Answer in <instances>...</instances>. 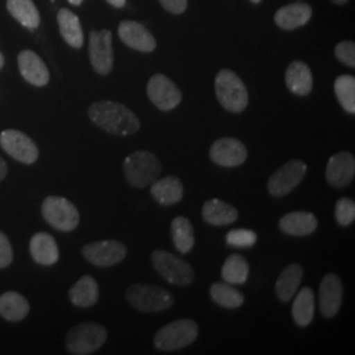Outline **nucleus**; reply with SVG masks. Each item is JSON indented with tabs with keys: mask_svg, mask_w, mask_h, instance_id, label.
I'll return each instance as SVG.
<instances>
[{
	"mask_svg": "<svg viewBox=\"0 0 355 355\" xmlns=\"http://www.w3.org/2000/svg\"><path fill=\"white\" fill-rule=\"evenodd\" d=\"M89 120L103 130L116 136H130L140 130L139 117L120 103L96 102L89 108Z\"/></svg>",
	"mask_w": 355,
	"mask_h": 355,
	"instance_id": "obj_1",
	"label": "nucleus"
},
{
	"mask_svg": "<svg viewBox=\"0 0 355 355\" xmlns=\"http://www.w3.org/2000/svg\"><path fill=\"white\" fill-rule=\"evenodd\" d=\"M215 89L221 107L232 114H241L249 104V94L245 83L232 70L224 69L217 74Z\"/></svg>",
	"mask_w": 355,
	"mask_h": 355,
	"instance_id": "obj_2",
	"label": "nucleus"
},
{
	"mask_svg": "<svg viewBox=\"0 0 355 355\" xmlns=\"http://www.w3.org/2000/svg\"><path fill=\"white\" fill-rule=\"evenodd\" d=\"M123 168L128 183L136 189L148 187L162 173L161 161L155 154L146 150H137L128 155Z\"/></svg>",
	"mask_w": 355,
	"mask_h": 355,
	"instance_id": "obj_3",
	"label": "nucleus"
},
{
	"mask_svg": "<svg viewBox=\"0 0 355 355\" xmlns=\"http://www.w3.org/2000/svg\"><path fill=\"white\" fill-rule=\"evenodd\" d=\"M198 336V324L190 318H182L158 330L154 337V346L162 352H175L195 343Z\"/></svg>",
	"mask_w": 355,
	"mask_h": 355,
	"instance_id": "obj_4",
	"label": "nucleus"
},
{
	"mask_svg": "<svg viewBox=\"0 0 355 355\" xmlns=\"http://www.w3.org/2000/svg\"><path fill=\"white\" fill-rule=\"evenodd\" d=\"M107 329L98 322H83L67 331L66 349L70 354L89 355L98 352L107 341Z\"/></svg>",
	"mask_w": 355,
	"mask_h": 355,
	"instance_id": "obj_5",
	"label": "nucleus"
},
{
	"mask_svg": "<svg viewBox=\"0 0 355 355\" xmlns=\"http://www.w3.org/2000/svg\"><path fill=\"white\" fill-rule=\"evenodd\" d=\"M125 297L129 304L140 312H161L174 304V296L170 292L150 284H132Z\"/></svg>",
	"mask_w": 355,
	"mask_h": 355,
	"instance_id": "obj_6",
	"label": "nucleus"
},
{
	"mask_svg": "<svg viewBox=\"0 0 355 355\" xmlns=\"http://www.w3.org/2000/svg\"><path fill=\"white\" fill-rule=\"evenodd\" d=\"M152 263L155 271L171 284L186 287L195 280V272L190 263L166 250H154Z\"/></svg>",
	"mask_w": 355,
	"mask_h": 355,
	"instance_id": "obj_7",
	"label": "nucleus"
},
{
	"mask_svg": "<svg viewBox=\"0 0 355 355\" xmlns=\"http://www.w3.org/2000/svg\"><path fill=\"white\" fill-rule=\"evenodd\" d=\"M46 223L57 230L71 232L79 225V211L74 203L62 196H48L41 205Z\"/></svg>",
	"mask_w": 355,
	"mask_h": 355,
	"instance_id": "obj_8",
	"label": "nucleus"
},
{
	"mask_svg": "<svg viewBox=\"0 0 355 355\" xmlns=\"http://www.w3.org/2000/svg\"><path fill=\"white\" fill-rule=\"evenodd\" d=\"M89 61L99 76H108L114 69L112 32L108 29L92 31L89 38Z\"/></svg>",
	"mask_w": 355,
	"mask_h": 355,
	"instance_id": "obj_9",
	"label": "nucleus"
},
{
	"mask_svg": "<svg viewBox=\"0 0 355 355\" xmlns=\"http://www.w3.org/2000/svg\"><path fill=\"white\" fill-rule=\"evenodd\" d=\"M308 166L300 159H292L287 164L280 166L279 168L270 177L267 182V189L272 196L282 198L296 189L300 182L304 179Z\"/></svg>",
	"mask_w": 355,
	"mask_h": 355,
	"instance_id": "obj_10",
	"label": "nucleus"
},
{
	"mask_svg": "<svg viewBox=\"0 0 355 355\" xmlns=\"http://www.w3.org/2000/svg\"><path fill=\"white\" fill-rule=\"evenodd\" d=\"M0 146L16 161L26 165L35 164L40 154L35 141L16 129H6L0 133Z\"/></svg>",
	"mask_w": 355,
	"mask_h": 355,
	"instance_id": "obj_11",
	"label": "nucleus"
},
{
	"mask_svg": "<svg viewBox=\"0 0 355 355\" xmlns=\"http://www.w3.org/2000/svg\"><path fill=\"white\" fill-rule=\"evenodd\" d=\"M148 98L161 111H171L182 102V92L165 74H154L148 82Z\"/></svg>",
	"mask_w": 355,
	"mask_h": 355,
	"instance_id": "obj_12",
	"label": "nucleus"
},
{
	"mask_svg": "<svg viewBox=\"0 0 355 355\" xmlns=\"http://www.w3.org/2000/svg\"><path fill=\"white\" fill-rule=\"evenodd\" d=\"M82 254L94 266L111 267L124 261L128 249L123 242L105 240L87 243L82 249Z\"/></svg>",
	"mask_w": 355,
	"mask_h": 355,
	"instance_id": "obj_13",
	"label": "nucleus"
},
{
	"mask_svg": "<svg viewBox=\"0 0 355 355\" xmlns=\"http://www.w3.org/2000/svg\"><path fill=\"white\" fill-rule=\"evenodd\" d=\"M209 157L216 165L236 167L246 161L248 149L241 141L232 137H224L212 144L209 149Z\"/></svg>",
	"mask_w": 355,
	"mask_h": 355,
	"instance_id": "obj_14",
	"label": "nucleus"
},
{
	"mask_svg": "<svg viewBox=\"0 0 355 355\" xmlns=\"http://www.w3.org/2000/svg\"><path fill=\"white\" fill-rule=\"evenodd\" d=\"M117 32L120 40L130 49L142 53H152L157 48V41L150 31L139 21L124 20L120 23Z\"/></svg>",
	"mask_w": 355,
	"mask_h": 355,
	"instance_id": "obj_15",
	"label": "nucleus"
},
{
	"mask_svg": "<svg viewBox=\"0 0 355 355\" xmlns=\"http://www.w3.org/2000/svg\"><path fill=\"white\" fill-rule=\"evenodd\" d=\"M355 175V157L350 152L331 155L327 165L325 177L333 187L343 189L352 183Z\"/></svg>",
	"mask_w": 355,
	"mask_h": 355,
	"instance_id": "obj_16",
	"label": "nucleus"
},
{
	"mask_svg": "<svg viewBox=\"0 0 355 355\" xmlns=\"http://www.w3.org/2000/svg\"><path fill=\"white\" fill-rule=\"evenodd\" d=\"M320 311L325 318H334L343 305V287L340 277L327 274L320 284Z\"/></svg>",
	"mask_w": 355,
	"mask_h": 355,
	"instance_id": "obj_17",
	"label": "nucleus"
},
{
	"mask_svg": "<svg viewBox=\"0 0 355 355\" xmlns=\"http://www.w3.org/2000/svg\"><path fill=\"white\" fill-rule=\"evenodd\" d=\"M17 64L20 74L28 83L36 87H44L49 83L51 73L37 53L32 51H20L17 55Z\"/></svg>",
	"mask_w": 355,
	"mask_h": 355,
	"instance_id": "obj_18",
	"label": "nucleus"
},
{
	"mask_svg": "<svg viewBox=\"0 0 355 355\" xmlns=\"http://www.w3.org/2000/svg\"><path fill=\"white\" fill-rule=\"evenodd\" d=\"M29 250H31L32 258L37 262L38 265H42V266H53L60 259V249L57 242L51 234L45 232L36 233L31 239Z\"/></svg>",
	"mask_w": 355,
	"mask_h": 355,
	"instance_id": "obj_19",
	"label": "nucleus"
},
{
	"mask_svg": "<svg viewBox=\"0 0 355 355\" xmlns=\"http://www.w3.org/2000/svg\"><path fill=\"white\" fill-rule=\"evenodd\" d=\"M318 218L311 212H303V211L290 212L283 216L279 220L280 230L288 236H295V237L309 236L318 229Z\"/></svg>",
	"mask_w": 355,
	"mask_h": 355,
	"instance_id": "obj_20",
	"label": "nucleus"
},
{
	"mask_svg": "<svg viewBox=\"0 0 355 355\" xmlns=\"http://www.w3.org/2000/svg\"><path fill=\"white\" fill-rule=\"evenodd\" d=\"M312 17V7L306 3H292L279 8L274 20L284 31H293L305 26Z\"/></svg>",
	"mask_w": 355,
	"mask_h": 355,
	"instance_id": "obj_21",
	"label": "nucleus"
},
{
	"mask_svg": "<svg viewBox=\"0 0 355 355\" xmlns=\"http://www.w3.org/2000/svg\"><path fill=\"white\" fill-rule=\"evenodd\" d=\"M286 86L293 95L306 96L313 87V76L303 61H293L286 70Z\"/></svg>",
	"mask_w": 355,
	"mask_h": 355,
	"instance_id": "obj_22",
	"label": "nucleus"
},
{
	"mask_svg": "<svg viewBox=\"0 0 355 355\" xmlns=\"http://www.w3.org/2000/svg\"><path fill=\"white\" fill-rule=\"evenodd\" d=\"M153 199L161 205H174L183 199L184 189L182 180L168 175L159 180H154L150 187Z\"/></svg>",
	"mask_w": 355,
	"mask_h": 355,
	"instance_id": "obj_23",
	"label": "nucleus"
},
{
	"mask_svg": "<svg viewBox=\"0 0 355 355\" xmlns=\"http://www.w3.org/2000/svg\"><path fill=\"white\" fill-rule=\"evenodd\" d=\"M202 215L205 223L215 225V227H223V225H230L239 218V211L223 200L218 199H211L205 202L202 208Z\"/></svg>",
	"mask_w": 355,
	"mask_h": 355,
	"instance_id": "obj_24",
	"label": "nucleus"
},
{
	"mask_svg": "<svg viewBox=\"0 0 355 355\" xmlns=\"http://www.w3.org/2000/svg\"><path fill=\"white\" fill-rule=\"evenodd\" d=\"M71 304L78 308H91L99 300L98 282L91 275H83L69 291Z\"/></svg>",
	"mask_w": 355,
	"mask_h": 355,
	"instance_id": "obj_25",
	"label": "nucleus"
},
{
	"mask_svg": "<svg viewBox=\"0 0 355 355\" xmlns=\"http://www.w3.org/2000/svg\"><path fill=\"white\" fill-rule=\"evenodd\" d=\"M303 267L297 263H292L282 271L279 278L275 283V292L280 302L288 303L296 295L297 288L303 280Z\"/></svg>",
	"mask_w": 355,
	"mask_h": 355,
	"instance_id": "obj_26",
	"label": "nucleus"
},
{
	"mask_svg": "<svg viewBox=\"0 0 355 355\" xmlns=\"http://www.w3.org/2000/svg\"><path fill=\"white\" fill-rule=\"evenodd\" d=\"M295 297V296H293ZM316 299L312 288L304 287L297 292L292 304V318L296 325L305 328L315 318Z\"/></svg>",
	"mask_w": 355,
	"mask_h": 355,
	"instance_id": "obj_27",
	"label": "nucleus"
},
{
	"mask_svg": "<svg viewBox=\"0 0 355 355\" xmlns=\"http://www.w3.org/2000/svg\"><path fill=\"white\" fill-rule=\"evenodd\" d=\"M29 303L26 297L19 292H4L0 296V316L11 321L19 322L28 316L29 313Z\"/></svg>",
	"mask_w": 355,
	"mask_h": 355,
	"instance_id": "obj_28",
	"label": "nucleus"
},
{
	"mask_svg": "<svg viewBox=\"0 0 355 355\" xmlns=\"http://www.w3.org/2000/svg\"><path fill=\"white\" fill-rule=\"evenodd\" d=\"M57 20H58L61 36L64 37V41L76 49L82 48L85 42V36H83V29L80 26L79 17L76 13L71 12L70 10L62 8L57 15Z\"/></svg>",
	"mask_w": 355,
	"mask_h": 355,
	"instance_id": "obj_29",
	"label": "nucleus"
},
{
	"mask_svg": "<svg viewBox=\"0 0 355 355\" xmlns=\"http://www.w3.org/2000/svg\"><path fill=\"white\" fill-rule=\"evenodd\" d=\"M171 239L174 246L180 254L190 253L195 245L193 227L184 216H178L171 223Z\"/></svg>",
	"mask_w": 355,
	"mask_h": 355,
	"instance_id": "obj_30",
	"label": "nucleus"
},
{
	"mask_svg": "<svg viewBox=\"0 0 355 355\" xmlns=\"http://www.w3.org/2000/svg\"><path fill=\"white\" fill-rule=\"evenodd\" d=\"M7 10L20 24L28 29H36L41 17L32 0H7Z\"/></svg>",
	"mask_w": 355,
	"mask_h": 355,
	"instance_id": "obj_31",
	"label": "nucleus"
},
{
	"mask_svg": "<svg viewBox=\"0 0 355 355\" xmlns=\"http://www.w3.org/2000/svg\"><path fill=\"white\" fill-rule=\"evenodd\" d=\"M250 267L248 261L240 254H232L224 262L221 275L225 283L229 284H243L249 277Z\"/></svg>",
	"mask_w": 355,
	"mask_h": 355,
	"instance_id": "obj_32",
	"label": "nucleus"
},
{
	"mask_svg": "<svg viewBox=\"0 0 355 355\" xmlns=\"http://www.w3.org/2000/svg\"><path fill=\"white\" fill-rule=\"evenodd\" d=\"M209 295L216 304L228 309L240 308L245 303V296L242 292L229 283H214L209 288Z\"/></svg>",
	"mask_w": 355,
	"mask_h": 355,
	"instance_id": "obj_33",
	"label": "nucleus"
},
{
	"mask_svg": "<svg viewBox=\"0 0 355 355\" xmlns=\"http://www.w3.org/2000/svg\"><path fill=\"white\" fill-rule=\"evenodd\" d=\"M334 92L337 101L349 114H355V78L353 76H340L334 82Z\"/></svg>",
	"mask_w": 355,
	"mask_h": 355,
	"instance_id": "obj_34",
	"label": "nucleus"
},
{
	"mask_svg": "<svg viewBox=\"0 0 355 355\" xmlns=\"http://www.w3.org/2000/svg\"><path fill=\"white\" fill-rule=\"evenodd\" d=\"M258 240L257 233L250 229H233L228 232L225 241L233 248H252Z\"/></svg>",
	"mask_w": 355,
	"mask_h": 355,
	"instance_id": "obj_35",
	"label": "nucleus"
},
{
	"mask_svg": "<svg viewBox=\"0 0 355 355\" xmlns=\"http://www.w3.org/2000/svg\"><path fill=\"white\" fill-rule=\"evenodd\" d=\"M334 216H336V220L340 225H343V227L350 225L355 220L354 200L347 199V198H341L336 203Z\"/></svg>",
	"mask_w": 355,
	"mask_h": 355,
	"instance_id": "obj_36",
	"label": "nucleus"
},
{
	"mask_svg": "<svg viewBox=\"0 0 355 355\" xmlns=\"http://www.w3.org/2000/svg\"><path fill=\"white\" fill-rule=\"evenodd\" d=\"M336 58L349 67H355V45L353 41H343L336 45Z\"/></svg>",
	"mask_w": 355,
	"mask_h": 355,
	"instance_id": "obj_37",
	"label": "nucleus"
},
{
	"mask_svg": "<svg viewBox=\"0 0 355 355\" xmlns=\"http://www.w3.org/2000/svg\"><path fill=\"white\" fill-rule=\"evenodd\" d=\"M12 261V245L8 240V237L3 232H0V268L10 266Z\"/></svg>",
	"mask_w": 355,
	"mask_h": 355,
	"instance_id": "obj_38",
	"label": "nucleus"
},
{
	"mask_svg": "<svg viewBox=\"0 0 355 355\" xmlns=\"http://www.w3.org/2000/svg\"><path fill=\"white\" fill-rule=\"evenodd\" d=\"M161 6L167 12L173 15H180L187 10L189 0H159Z\"/></svg>",
	"mask_w": 355,
	"mask_h": 355,
	"instance_id": "obj_39",
	"label": "nucleus"
},
{
	"mask_svg": "<svg viewBox=\"0 0 355 355\" xmlns=\"http://www.w3.org/2000/svg\"><path fill=\"white\" fill-rule=\"evenodd\" d=\"M7 173H8V167H7V164H6V161L0 157V182L6 178L7 175Z\"/></svg>",
	"mask_w": 355,
	"mask_h": 355,
	"instance_id": "obj_40",
	"label": "nucleus"
},
{
	"mask_svg": "<svg viewBox=\"0 0 355 355\" xmlns=\"http://www.w3.org/2000/svg\"><path fill=\"white\" fill-rule=\"evenodd\" d=\"M107 3H110L114 8H123L127 4V0H105Z\"/></svg>",
	"mask_w": 355,
	"mask_h": 355,
	"instance_id": "obj_41",
	"label": "nucleus"
},
{
	"mask_svg": "<svg viewBox=\"0 0 355 355\" xmlns=\"http://www.w3.org/2000/svg\"><path fill=\"white\" fill-rule=\"evenodd\" d=\"M334 4H337V6H343V4H346L349 0H331Z\"/></svg>",
	"mask_w": 355,
	"mask_h": 355,
	"instance_id": "obj_42",
	"label": "nucleus"
},
{
	"mask_svg": "<svg viewBox=\"0 0 355 355\" xmlns=\"http://www.w3.org/2000/svg\"><path fill=\"white\" fill-rule=\"evenodd\" d=\"M67 1H69L70 4H73V6H80L83 0H67Z\"/></svg>",
	"mask_w": 355,
	"mask_h": 355,
	"instance_id": "obj_43",
	"label": "nucleus"
},
{
	"mask_svg": "<svg viewBox=\"0 0 355 355\" xmlns=\"http://www.w3.org/2000/svg\"><path fill=\"white\" fill-rule=\"evenodd\" d=\"M3 64H4V57H3V54L0 53V69L3 67Z\"/></svg>",
	"mask_w": 355,
	"mask_h": 355,
	"instance_id": "obj_44",
	"label": "nucleus"
},
{
	"mask_svg": "<svg viewBox=\"0 0 355 355\" xmlns=\"http://www.w3.org/2000/svg\"><path fill=\"white\" fill-rule=\"evenodd\" d=\"M250 1H252V3H254V4H258V3H261L262 0H250Z\"/></svg>",
	"mask_w": 355,
	"mask_h": 355,
	"instance_id": "obj_45",
	"label": "nucleus"
}]
</instances>
